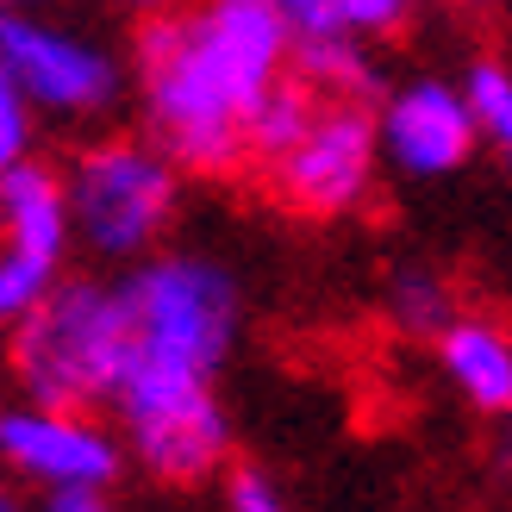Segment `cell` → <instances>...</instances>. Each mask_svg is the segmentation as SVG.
Here are the masks:
<instances>
[{"mask_svg":"<svg viewBox=\"0 0 512 512\" xmlns=\"http://www.w3.org/2000/svg\"><path fill=\"white\" fill-rule=\"evenodd\" d=\"M69 207H63V175L25 157L19 169L0 175V325L25 319L32 306L63 281L69 269Z\"/></svg>","mask_w":512,"mask_h":512,"instance_id":"cell-8","label":"cell"},{"mask_svg":"<svg viewBox=\"0 0 512 512\" xmlns=\"http://www.w3.org/2000/svg\"><path fill=\"white\" fill-rule=\"evenodd\" d=\"M388 319L406 331V338H438V331L456 319L450 281L438 269H425V263L394 269V281H388Z\"/></svg>","mask_w":512,"mask_h":512,"instance_id":"cell-14","label":"cell"},{"mask_svg":"<svg viewBox=\"0 0 512 512\" xmlns=\"http://www.w3.org/2000/svg\"><path fill=\"white\" fill-rule=\"evenodd\" d=\"M294 69V38L263 0H182L138 19L132 82L144 138L182 175H232L250 163V113Z\"/></svg>","mask_w":512,"mask_h":512,"instance_id":"cell-1","label":"cell"},{"mask_svg":"<svg viewBox=\"0 0 512 512\" xmlns=\"http://www.w3.org/2000/svg\"><path fill=\"white\" fill-rule=\"evenodd\" d=\"M0 469L44 494H63V488L107 494L125 469V444H119V431L75 413V406L19 400L0 413Z\"/></svg>","mask_w":512,"mask_h":512,"instance_id":"cell-9","label":"cell"},{"mask_svg":"<svg viewBox=\"0 0 512 512\" xmlns=\"http://www.w3.org/2000/svg\"><path fill=\"white\" fill-rule=\"evenodd\" d=\"M38 512H113V506L100 488H63V494H44Z\"/></svg>","mask_w":512,"mask_h":512,"instance_id":"cell-19","label":"cell"},{"mask_svg":"<svg viewBox=\"0 0 512 512\" xmlns=\"http://www.w3.org/2000/svg\"><path fill=\"white\" fill-rule=\"evenodd\" d=\"M263 7L288 25V38L306 44V38H331V32H350L344 25V0H263Z\"/></svg>","mask_w":512,"mask_h":512,"instance_id":"cell-16","label":"cell"},{"mask_svg":"<svg viewBox=\"0 0 512 512\" xmlns=\"http://www.w3.org/2000/svg\"><path fill=\"white\" fill-rule=\"evenodd\" d=\"M425 0H344V25L356 38H394L413 25V13Z\"/></svg>","mask_w":512,"mask_h":512,"instance_id":"cell-17","label":"cell"},{"mask_svg":"<svg viewBox=\"0 0 512 512\" xmlns=\"http://www.w3.org/2000/svg\"><path fill=\"white\" fill-rule=\"evenodd\" d=\"M0 7H50V0H0Z\"/></svg>","mask_w":512,"mask_h":512,"instance_id":"cell-22","label":"cell"},{"mask_svg":"<svg viewBox=\"0 0 512 512\" xmlns=\"http://www.w3.org/2000/svg\"><path fill=\"white\" fill-rule=\"evenodd\" d=\"M57 175H63L69 238L94 250L100 263H138V256H150L169 238L175 213H182V169L144 132L88 138Z\"/></svg>","mask_w":512,"mask_h":512,"instance_id":"cell-4","label":"cell"},{"mask_svg":"<svg viewBox=\"0 0 512 512\" xmlns=\"http://www.w3.org/2000/svg\"><path fill=\"white\" fill-rule=\"evenodd\" d=\"M113 406H119L125 456H138V469L169 481V488L207 481L232 450V419H225L213 381L125 369L113 388Z\"/></svg>","mask_w":512,"mask_h":512,"instance_id":"cell-6","label":"cell"},{"mask_svg":"<svg viewBox=\"0 0 512 512\" xmlns=\"http://www.w3.org/2000/svg\"><path fill=\"white\" fill-rule=\"evenodd\" d=\"M32 144H38V113L25 107V94L7 82V69H0V175L32 157Z\"/></svg>","mask_w":512,"mask_h":512,"instance_id":"cell-15","label":"cell"},{"mask_svg":"<svg viewBox=\"0 0 512 512\" xmlns=\"http://www.w3.org/2000/svg\"><path fill=\"white\" fill-rule=\"evenodd\" d=\"M294 75L325 100H369V88H375L369 38H356V32L306 38V44H294Z\"/></svg>","mask_w":512,"mask_h":512,"instance_id":"cell-12","label":"cell"},{"mask_svg":"<svg viewBox=\"0 0 512 512\" xmlns=\"http://www.w3.org/2000/svg\"><path fill=\"white\" fill-rule=\"evenodd\" d=\"M113 7L138 13V19H157V13H169V7H182V0H113Z\"/></svg>","mask_w":512,"mask_h":512,"instance_id":"cell-20","label":"cell"},{"mask_svg":"<svg viewBox=\"0 0 512 512\" xmlns=\"http://www.w3.org/2000/svg\"><path fill=\"white\" fill-rule=\"evenodd\" d=\"M375 144H381V169L406 175V182H450L481 150L469 100L444 75H406L400 88L381 94Z\"/></svg>","mask_w":512,"mask_h":512,"instance_id":"cell-10","label":"cell"},{"mask_svg":"<svg viewBox=\"0 0 512 512\" xmlns=\"http://www.w3.org/2000/svg\"><path fill=\"white\" fill-rule=\"evenodd\" d=\"M456 7H500V0H456Z\"/></svg>","mask_w":512,"mask_h":512,"instance_id":"cell-23","label":"cell"},{"mask_svg":"<svg viewBox=\"0 0 512 512\" xmlns=\"http://www.w3.org/2000/svg\"><path fill=\"white\" fill-rule=\"evenodd\" d=\"M438 363H444V381L475 413H494V419L512 413V331L500 319L456 313L438 331Z\"/></svg>","mask_w":512,"mask_h":512,"instance_id":"cell-11","label":"cell"},{"mask_svg":"<svg viewBox=\"0 0 512 512\" xmlns=\"http://www.w3.org/2000/svg\"><path fill=\"white\" fill-rule=\"evenodd\" d=\"M132 325H125L119 281H75L63 275L25 319H13V381L38 406H88L113 400Z\"/></svg>","mask_w":512,"mask_h":512,"instance_id":"cell-3","label":"cell"},{"mask_svg":"<svg viewBox=\"0 0 512 512\" xmlns=\"http://www.w3.org/2000/svg\"><path fill=\"white\" fill-rule=\"evenodd\" d=\"M463 100H469V119H475V138L500 157V169L512 175V69L500 57H475L463 82Z\"/></svg>","mask_w":512,"mask_h":512,"instance_id":"cell-13","label":"cell"},{"mask_svg":"<svg viewBox=\"0 0 512 512\" xmlns=\"http://www.w3.org/2000/svg\"><path fill=\"white\" fill-rule=\"evenodd\" d=\"M132 356L125 369L144 375H194L219 381L238 344V281L207 250H150L119 281Z\"/></svg>","mask_w":512,"mask_h":512,"instance_id":"cell-2","label":"cell"},{"mask_svg":"<svg viewBox=\"0 0 512 512\" xmlns=\"http://www.w3.org/2000/svg\"><path fill=\"white\" fill-rule=\"evenodd\" d=\"M0 512H25V506H19V494H13V481H7V475H0Z\"/></svg>","mask_w":512,"mask_h":512,"instance_id":"cell-21","label":"cell"},{"mask_svg":"<svg viewBox=\"0 0 512 512\" xmlns=\"http://www.w3.org/2000/svg\"><path fill=\"white\" fill-rule=\"evenodd\" d=\"M269 188L281 207H294L306 219H344L356 207H369V194L381 182V144H375V113L369 100H325L306 113L288 150H275L263 163Z\"/></svg>","mask_w":512,"mask_h":512,"instance_id":"cell-7","label":"cell"},{"mask_svg":"<svg viewBox=\"0 0 512 512\" xmlns=\"http://www.w3.org/2000/svg\"><path fill=\"white\" fill-rule=\"evenodd\" d=\"M0 69L25 94V107L57 125L107 119L125 100V57L50 7H0Z\"/></svg>","mask_w":512,"mask_h":512,"instance_id":"cell-5","label":"cell"},{"mask_svg":"<svg viewBox=\"0 0 512 512\" xmlns=\"http://www.w3.org/2000/svg\"><path fill=\"white\" fill-rule=\"evenodd\" d=\"M225 512H294V506L263 469H238L232 481H225Z\"/></svg>","mask_w":512,"mask_h":512,"instance_id":"cell-18","label":"cell"}]
</instances>
